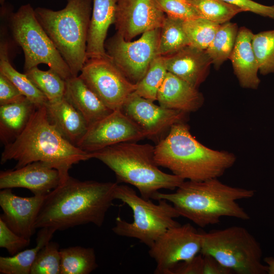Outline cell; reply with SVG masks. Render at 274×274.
<instances>
[{
    "label": "cell",
    "instance_id": "1",
    "mask_svg": "<svg viewBox=\"0 0 274 274\" xmlns=\"http://www.w3.org/2000/svg\"><path fill=\"white\" fill-rule=\"evenodd\" d=\"M117 182L82 181L69 176L44 199L36 228L63 230L92 223L101 227L115 199Z\"/></svg>",
    "mask_w": 274,
    "mask_h": 274
},
{
    "label": "cell",
    "instance_id": "2",
    "mask_svg": "<svg viewBox=\"0 0 274 274\" xmlns=\"http://www.w3.org/2000/svg\"><path fill=\"white\" fill-rule=\"evenodd\" d=\"M91 158V153L70 143L50 123L44 106L37 108L21 134L5 145L1 163L14 160V168H18L33 162H45L58 171L61 183L70 176L74 164Z\"/></svg>",
    "mask_w": 274,
    "mask_h": 274
},
{
    "label": "cell",
    "instance_id": "3",
    "mask_svg": "<svg viewBox=\"0 0 274 274\" xmlns=\"http://www.w3.org/2000/svg\"><path fill=\"white\" fill-rule=\"evenodd\" d=\"M255 193L254 190L231 186L213 178L201 181H184L174 192L159 191L152 199L166 200L180 216L203 228L219 223L223 217L249 220V215L237 201L252 198Z\"/></svg>",
    "mask_w": 274,
    "mask_h": 274
},
{
    "label": "cell",
    "instance_id": "4",
    "mask_svg": "<svg viewBox=\"0 0 274 274\" xmlns=\"http://www.w3.org/2000/svg\"><path fill=\"white\" fill-rule=\"evenodd\" d=\"M154 158L159 166L184 180L194 181L218 178L236 161L233 154L214 150L199 143L185 122L173 125L156 144Z\"/></svg>",
    "mask_w": 274,
    "mask_h": 274
},
{
    "label": "cell",
    "instance_id": "5",
    "mask_svg": "<svg viewBox=\"0 0 274 274\" xmlns=\"http://www.w3.org/2000/svg\"><path fill=\"white\" fill-rule=\"evenodd\" d=\"M155 146L128 142L91 153L115 174L117 183L130 184L145 199H152L161 189L173 190L185 180L162 171L154 158Z\"/></svg>",
    "mask_w": 274,
    "mask_h": 274
},
{
    "label": "cell",
    "instance_id": "6",
    "mask_svg": "<svg viewBox=\"0 0 274 274\" xmlns=\"http://www.w3.org/2000/svg\"><path fill=\"white\" fill-rule=\"evenodd\" d=\"M92 0H66L55 11L37 7L36 17L68 65L72 77L79 76L87 60L88 33Z\"/></svg>",
    "mask_w": 274,
    "mask_h": 274
},
{
    "label": "cell",
    "instance_id": "7",
    "mask_svg": "<svg viewBox=\"0 0 274 274\" xmlns=\"http://www.w3.org/2000/svg\"><path fill=\"white\" fill-rule=\"evenodd\" d=\"M115 199L127 204L133 213V221L128 222L118 217L113 231L121 236L134 238L149 248L173 227L180 225L175 219L180 215L172 203L165 199L157 203L139 196L131 187L118 184L115 189Z\"/></svg>",
    "mask_w": 274,
    "mask_h": 274
},
{
    "label": "cell",
    "instance_id": "8",
    "mask_svg": "<svg viewBox=\"0 0 274 274\" xmlns=\"http://www.w3.org/2000/svg\"><path fill=\"white\" fill-rule=\"evenodd\" d=\"M237 274L267 273L259 242L245 228L233 226L202 232L200 251Z\"/></svg>",
    "mask_w": 274,
    "mask_h": 274
},
{
    "label": "cell",
    "instance_id": "9",
    "mask_svg": "<svg viewBox=\"0 0 274 274\" xmlns=\"http://www.w3.org/2000/svg\"><path fill=\"white\" fill-rule=\"evenodd\" d=\"M11 32L24 55V71L46 64L66 80L72 77L70 69L35 15L29 4L21 6L9 15Z\"/></svg>",
    "mask_w": 274,
    "mask_h": 274
},
{
    "label": "cell",
    "instance_id": "10",
    "mask_svg": "<svg viewBox=\"0 0 274 274\" xmlns=\"http://www.w3.org/2000/svg\"><path fill=\"white\" fill-rule=\"evenodd\" d=\"M160 28L144 32L138 40H125L116 33L105 42L107 53L114 63L134 84L144 76L157 56Z\"/></svg>",
    "mask_w": 274,
    "mask_h": 274
},
{
    "label": "cell",
    "instance_id": "11",
    "mask_svg": "<svg viewBox=\"0 0 274 274\" xmlns=\"http://www.w3.org/2000/svg\"><path fill=\"white\" fill-rule=\"evenodd\" d=\"M79 76L112 111L121 110L135 89L109 56L87 59Z\"/></svg>",
    "mask_w": 274,
    "mask_h": 274
},
{
    "label": "cell",
    "instance_id": "12",
    "mask_svg": "<svg viewBox=\"0 0 274 274\" xmlns=\"http://www.w3.org/2000/svg\"><path fill=\"white\" fill-rule=\"evenodd\" d=\"M202 232L190 223L167 229L149 247V254L156 262L155 274H170L179 263L200 253Z\"/></svg>",
    "mask_w": 274,
    "mask_h": 274
},
{
    "label": "cell",
    "instance_id": "13",
    "mask_svg": "<svg viewBox=\"0 0 274 274\" xmlns=\"http://www.w3.org/2000/svg\"><path fill=\"white\" fill-rule=\"evenodd\" d=\"M146 138L144 131L121 110L112 111L90 125L77 147L94 152L119 143Z\"/></svg>",
    "mask_w": 274,
    "mask_h": 274
},
{
    "label": "cell",
    "instance_id": "14",
    "mask_svg": "<svg viewBox=\"0 0 274 274\" xmlns=\"http://www.w3.org/2000/svg\"><path fill=\"white\" fill-rule=\"evenodd\" d=\"M121 110L144 131L147 138L157 143L166 135L173 125L185 122L187 114L157 105L134 92Z\"/></svg>",
    "mask_w": 274,
    "mask_h": 274
},
{
    "label": "cell",
    "instance_id": "15",
    "mask_svg": "<svg viewBox=\"0 0 274 274\" xmlns=\"http://www.w3.org/2000/svg\"><path fill=\"white\" fill-rule=\"evenodd\" d=\"M165 14L154 0H117L115 29L126 41L161 27Z\"/></svg>",
    "mask_w": 274,
    "mask_h": 274
},
{
    "label": "cell",
    "instance_id": "16",
    "mask_svg": "<svg viewBox=\"0 0 274 274\" xmlns=\"http://www.w3.org/2000/svg\"><path fill=\"white\" fill-rule=\"evenodd\" d=\"M45 197H23L14 194L11 188L1 189L0 206L3 213L0 219L15 233L30 239L37 229V219Z\"/></svg>",
    "mask_w": 274,
    "mask_h": 274
},
{
    "label": "cell",
    "instance_id": "17",
    "mask_svg": "<svg viewBox=\"0 0 274 274\" xmlns=\"http://www.w3.org/2000/svg\"><path fill=\"white\" fill-rule=\"evenodd\" d=\"M60 183L58 171L41 161L0 173L1 189L24 188L35 195L46 196Z\"/></svg>",
    "mask_w": 274,
    "mask_h": 274
},
{
    "label": "cell",
    "instance_id": "18",
    "mask_svg": "<svg viewBox=\"0 0 274 274\" xmlns=\"http://www.w3.org/2000/svg\"><path fill=\"white\" fill-rule=\"evenodd\" d=\"M163 57L167 72L196 88L205 80L212 64L206 50L190 45Z\"/></svg>",
    "mask_w": 274,
    "mask_h": 274
},
{
    "label": "cell",
    "instance_id": "19",
    "mask_svg": "<svg viewBox=\"0 0 274 274\" xmlns=\"http://www.w3.org/2000/svg\"><path fill=\"white\" fill-rule=\"evenodd\" d=\"M254 35L245 27L239 28L229 58L239 84L250 89L257 88L260 84L259 66L252 45Z\"/></svg>",
    "mask_w": 274,
    "mask_h": 274
},
{
    "label": "cell",
    "instance_id": "20",
    "mask_svg": "<svg viewBox=\"0 0 274 274\" xmlns=\"http://www.w3.org/2000/svg\"><path fill=\"white\" fill-rule=\"evenodd\" d=\"M157 100L164 108L188 113L202 106L203 97L197 88L167 72L158 90Z\"/></svg>",
    "mask_w": 274,
    "mask_h": 274
},
{
    "label": "cell",
    "instance_id": "21",
    "mask_svg": "<svg viewBox=\"0 0 274 274\" xmlns=\"http://www.w3.org/2000/svg\"><path fill=\"white\" fill-rule=\"evenodd\" d=\"M117 0H92V9L88 33L86 57H106L105 45L110 26L115 21Z\"/></svg>",
    "mask_w": 274,
    "mask_h": 274
},
{
    "label": "cell",
    "instance_id": "22",
    "mask_svg": "<svg viewBox=\"0 0 274 274\" xmlns=\"http://www.w3.org/2000/svg\"><path fill=\"white\" fill-rule=\"evenodd\" d=\"M50 123L70 143L77 146L86 133L88 125L82 115L64 97L45 106Z\"/></svg>",
    "mask_w": 274,
    "mask_h": 274
},
{
    "label": "cell",
    "instance_id": "23",
    "mask_svg": "<svg viewBox=\"0 0 274 274\" xmlns=\"http://www.w3.org/2000/svg\"><path fill=\"white\" fill-rule=\"evenodd\" d=\"M65 97L82 115L88 125L104 118L112 111L79 76L66 80Z\"/></svg>",
    "mask_w": 274,
    "mask_h": 274
},
{
    "label": "cell",
    "instance_id": "24",
    "mask_svg": "<svg viewBox=\"0 0 274 274\" xmlns=\"http://www.w3.org/2000/svg\"><path fill=\"white\" fill-rule=\"evenodd\" d=\"M37 108L25 97L0 106V139L4 145L13 142L21 134Z\"/></svg>",
    "mask_w": 274,
    "mask_h": 274
},
{
    "label": "cell",
    "instance_id": "25",
    "mask_svg": "<svg viewBox=\"0 0 274 274\" xmlns=\"http://www.w3.org/2000/svg\"><path fill=\"white\" fill-rule=\"evenodd\" d=\"M56 231L52 228H41L38 233L35 247L23 250L13 256H1L0 273L30 274L31 266L38 252L51 241Z\"/></svg>",
    "mask_w": 274,
    "mask_h": 274
},
{
    "label": "cell",
    "instance_id": "26",
    "mask_svg": "<svg viewBox=\"0 0 274 274\" xmlns=\"http://www.w3.org/2000/svg\"><path fill=\"white\" fill-rule=\"evenodd\" d=\"M8 44L4 40L0 43V73L7 77L19 89L22 94L37 108L48 102L45 95L24 73L17 71L10 63Z\"/></svg>",
    "mask_w": 274,
    "mask_h": 274
},
{
    "label": "cell",
    "instance_id": "27",
    "mask_svg": "<svg viewBox=\"0 0 274 274\" xmlns=\"http://www.w3.org/2000/svg\"><path fill=\"white\" fill-rule=\"evenodd\" d=\"M60 274H89L98 267L92 248L80 246L60 249Z\"/></svg>",
    "mask_w": 274,
    "mask_h": 274
},
{
    "label": "cell",
    "instance_id": "28",
    "mask_svg": "<svg viewBox=\"0 0 274 274\" xmlns=\"http://www.w3.org/2000/svg\"><path fill=\"white\" fill-rule=\"evenodd\" d=\"M238 28L236 23L227 22L220 24L211 43L206 50L216 68L229 58Z\"/></svg>",
    "mask_w": 274,
    "mask_h": 274
},
{
    "label": "cell",
    "instance_id": "29",
    "mask_svg": "<svg viewBox=\"0 0 274 274\" xmlns=\"http://www.w3.org/2000/svg\"><path fill=\"white\" fill-rule=\"evenodd\" d=\"M183 21L180 19L165 16L160 27L158 56L170 54L189 45L183 28Z\"/></svg>",
    "mask_w": 274,
    "mask_h": 274
},
{
    "label": "cell",
    "instance_id": "30",
    "mask_svg": "<svg viewBox=\"0 0 274 274\" xmlns=\"http://www.w3.org/2000/svg\"><path fill=\"white\" fill-rule=\"evenodd\" d=\"M50 103L58 101L65 97L66 82L58 73L51 68L47 71L38 66L24 71Z\"/></svg>",
    "mask_w": 274,
    "mask_h": 274
},
{
    "label": "cell",
    "instance_id": "31",
    "mask_svg": "<svg viewBox=\"0 0 274 274\" xmlns=\"http://www.w3.org/2000/svg\"><path fill=\"white\" fill-rule=\"evenodd\" d=\"M167 73L163 56H156L144 76L135 84L134 92L144 98L154 101L157 100L158 90Z\"/></svg>",
    "mask_w": 274,
    "mask_h": 274
},
{
    "label": "cell",
    "instance_id": "32",
    "mask_svg": "<svg viewBox=\"0 0 274 274\" xmlns=\"http://www.w3.org/2000/svg\"><path fill=\"white\" fill-rule=\"evenodd\" d=\"M220 25L202 17L183 21L189 45L204 50L211 43Z\"/></svg>",
    "mask_w": 274,
    "mask_h": 274
},
{
    "label": "cell",
    "instance_id": "33",
    "mask_svg": "<svg viewBox=\"0 0 274 274\" xmlns=\"http://www.w3.org/2000/svg\"><path fill=\"white\" fill-rule=\"evenodd\" d=\"M201 17L222 24L229 22L242 9L223 0H187Z\"/></svg>",
    "mask_w": 274,
    "mask_h": 274
},
{
    "label": "cell",
    "instance_id": "34",
    "mask_svg": "<svg viewBox=\"0 0 274 274\" xmlns=\"http://www.w3.org/2000/svg\"><path fill=\"white\" fill-rule=\"evenodd\" d=\"M252 45L259 72L266 75L274 73V29L254 34Z\"/></svg>",
    "mask_w": 274,
    "mask_h": 274
},
{
    "label": "cell",
    "instance_id": "35",
    "mask_svg": "<svg viewBox=\"0 0 274 274\" xmlns=\"http://www.w3.org/2000/svg\"><path fill=\"white\" fill-rule=\"evenodd\" d=\"M58 244L49 241L38 252L30 274H60L61 255Z\"/></svg>",
    "mask_w": 274,
    "mask_h": 274
},
{
    "label": "cell",
    "instance_id": "36",
    "mask_svg": "<svg viewBox=\"0 0 274 274\" xmlns=\"http://www.w3.org/2000/svg\"><path fill=\"white\" fill-rule=\"evenodd\" d=\"M165 15L184 21L201 17L187 0H154Z\"/></svg>",
    "mask_w": 274,
    "mask_h": 274
},
{
    "label": "cell",
    "instance_id": "37",
    "mask_svg": "<svg viewBox=\"0 0 274 274\" xmlns=\"http://www.w3.org/2000/svg\"><path fill=\"white\" fill-rule=\"evenodd\" d=\"M30 239L18 235L0 219V247L5 248L10 256L24 250L30 244Z\"/></svg>",
    "mask_w": 274,
    "mask_h": 274
},
{
    "label": "cell",
    "instance_id": "38",
    "mask_svg": "<svg viewBox=\"0 0 274 274\" xmlns=\"http://www.w3.org/2000/svg\"><path fill=\"white\" fill-rule=\"evenodd\" d=\"M24 97L16 86L0 73V106L16 102Z\"/></svg>",
    "mask_w": 274,
    "mask_h": 274
},
{
    "label": "cell",
    "instance_id": "39",
    "mask_svg": "<svg viewBox=\"0 0 274 274\" xmlns=\"http://www.w3.org/2000/svg\"><path fill=\"white\" fill-rule=\"evenodd\" d=\"M235 6L244 11H250L254 13L274 19V6H267L252 0H223Z\"/></svg>",
    "mask_w": 274,
    "mask_h": 274
},
{
    "label": "cell",
    "instance_id": "40",
    "mask_svg": "<svg viewBox=\"0 0 274 274\" xmlns=\"http://www.w3.org/2000/svg\"><path fill=\"white\" fill-rule=\"evenodd\" d=\"M203 257L199 254L192 259L178 264L170 274H203Z\"/></svg>",
    "mask_w": 274,
    "mask_h": 274
},
{
    "label": "cell",
    "instance_id": "41",
    "mask_svg": "<svg viewBox=\"0 0 274 274\" xmlns=\"http://www.w3.org/2000/svg\"><path fill=\"white\" fill-rule=\"evenodd\" d=\"M202 255L203 257V274H230L232 273L230 269L222 265L213 256L208 254Z\"/></svg>",
    "mask_w": 274,
    "mask_h": 274
},
{
    "label": "cell",
    "instance_id": "42",
    "mask_svg": "<svg viewBox=\"0 0 274 274\" xmlns=\"http://www.w3.org/2000/svg\"><path fill=\"white\" fill-rule=\"evenodd\" d=\"M264 262L267 266V273L274 274V258L266 257L264 259Z\"/></svg>",
    "mask_w": 274,
    "mask_h": 274
},
{
    "label": "cell",
    "instance_id": "43",
    "mask_svg": "<svg viewBox=\"0 0 274 274\" xmlns=\"http://www.w3.org/2000/svg\"><path fill=\"white\" fill-rule=\"evenodd\" d=\"M5 0H0V4L2 6H3L5 3Z\"/></svg>",
    "mask_w": 274,
    "mask_h": 274
},
{
    "label": "cell",
    "instance_id": "44",
    "mask_svg": "<svg viewBox=\"0 0 274 274\" xmlns=\"http://www.w3.org/2000/svg\"><path fill=\"white\" fill-rule=\"evenodd\" d=\"M274 6V5H273Z\"/></svg>",
    "mask_w": 274,
    "mask_h": 274
}]
</instances>
